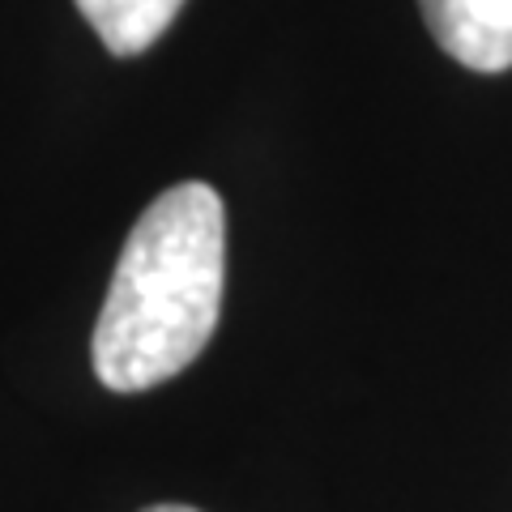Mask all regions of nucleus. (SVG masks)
<instances>
[{
    "label": "nucleus",
    "mask_w": 512,
    "mask_h": 512,
    "mask_svg": "<svg viewBox=\"0 0 512 512\" xmlns=\"http://www.w3.org/2000/svg\"><path fill=\"white\" fill-rule=\"evenodd\" d=\"M431 39L474 73L512 69V0H419Z\"/></svg>",
    "instance_id": "f03ea898"
},
{
    "label": "nucleus",
    "mask_w": 512,
    "mask_h": 512,
    "mask_svg": "<svg viewBox=\"0 0 512 512\" xmlns=\"http://www.w3.org/2000/svg\"><path fill=\"white\" fill-rule=\"evenodd\" d=\"M90 30L111 56H141L167 35L184 0H77Z\"/></svg>",
    "instance_id": "7ed1b4c3"
},
{
    "label": "nucleus",
    "mask_w": 512,
    "mask_h": 512,
    "mask_svg": "<svg viewBox=\"0 0 512 512\" xmlns=\"http://www.w3.org/2000/svg\"><path fill=\"white\" fill-rule=\"evenodd\" d=\"M227 286V210L201 184L146 205L94 325V372L111 393H146L210 346Z\"/></svg>",
    "instance_id": "f257e3e1"
},
{
    "label": "nucleus",
    "mask_w": 512,
    "mask_h": 512,
    "mask_svg": "<svg viewBox=\"0 0 512 512\" xmlns=\"http://www.w3.org/2000/svg\"><path fill=\"white\" fill-rule=\"evenodd\" d=\"M141 512H197V508H188V504H154V508H141Z\"/></svg>",
    "instance_id": "20e7f679"
}]
</instances>
